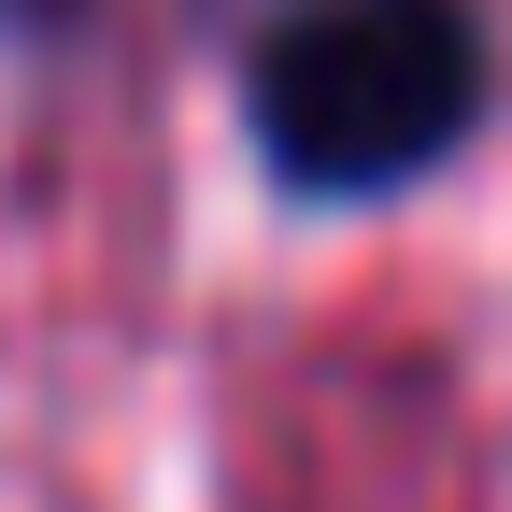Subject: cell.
<instances>
[{
    "mask_svg": "<svg viewBox=\"0 0 512 512\" xmlns=\"http://www.w3.org/2000/svg\"><path fill=\"white\" fill-rule=\"evenodd\" d=\"M256 143L313 200H370L413 185L427 157H456V128L484 114V29L470 0H299L256 43Z\"/></svg>",
    "mask_w": 512,
    "mask_h": 512,
    "instance_id": "6da1fadb",
    "label": "cell"
}]
</instances>
